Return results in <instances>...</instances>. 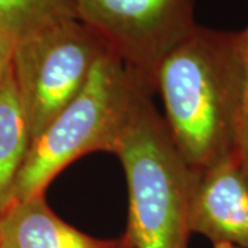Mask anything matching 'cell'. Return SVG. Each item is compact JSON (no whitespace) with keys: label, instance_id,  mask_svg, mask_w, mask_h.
Listing matches in <instances>:
<instances>
[{"label":"cell","instance_id":"7a4b0ae2","mask_svg":"<svg viewBox=\"0 0 248 248\" xmlns=\"http://www.w3.org/2000/svg\"><path fill=\"white\" fill-rule=\"evenodd\" d=\"M152 93L116 54H104L79 95L31 142L11 203L43 195L62 170L91 152L113 153L143 98Z\"/></svg>","mask_w":248,"mask_h":248},{"label":"cell","instance_id":"52a82bcc","mask_svg":"<svg viewBox=\"0 0 248 248\" xmlns=\"http://www.w3.org/2000/svg\"><path fill=\"white\" fill-rule=\"evenodd\" d=\"M115 240L89 236L61 219L46 203L45 193L16 200L0 214V248H124Z\"/></svg>","mask_w":248,"mask_h":248},{"label":"cell","instance_id":"3957f363","mask_svg":"<svg viewBox=\"0 0 248 248\" xmlns=\"http://www.w3.org/2000/svg\"><path fill=\"white\" fill-rule=\"evenodd\" d=\"M128 185L131 248H187L189 207L195 172L182 159L164 117L143 98L115 149Z\"/></svg>","mask_w":248,"mask_h":248},{"label":"cell","instance_id":"6da1fadb","mask_svg":"<svg viewBox=\"0 0 248 248\" xmlns=\"http://www.w3.org/2000/svg\"><path fill=\"white\" fill-rule=\"evenodd\" d=\"M155 90L174 145L193 172L240 149L241 32L197 25L160 63Z\"/></svg>","mask_w":248,"mask_h":248},{"label":"cell","instance_id":"8992f818","mask_svg":"<svg viewBox=\"0 0 248 248\" xmlns=\"http://www.w3.org/2000/svg\"><path fill=\"white\" fill-rule=\"evenodd\" d=\"M189 228L213 244L248 248V159L240 149L195 172Z\"/></svg>","mask_w":248,"mask_h":248},{"label":"cell","instance_id":"4fadbf2b","mask_svg":"<svg viewBox=\"0 0 248 248\" xmlns=\"http://www.w3.org/2000/svg\"><path fill=\"white\" fill-rule=\"evenodd\" d=\"M124 239H125V237H124ZM124 248H131V247H130V244H128V241H127V240H125V246H124Z\"/></svg>","mask_w":248,"mask_h":248},{"label":"cell","instance_id":"277c9868","mask_svg":"<svg viewBox=\"0 0 248 248\" xmlns=\"http://www.w3.org/2000/svg\"><path fill=\"white\" fill-rule=\"evenodd\" d=\"M108 51L78 18L55 21L16 40L11 68L32 141L79 95Z\"/></svg>","mask_w":248,"mask_h":248},{"label":"cell","instance_id":"8fae6325","mask_svg":"<svg viewBox=\"0 0 248 248\" xmlns=\"http://www.w3.org/2000/svg\"><path fill=\"white\" fill-rule=\"evenodd\" d=\"M14 47L16 39L3 29H0V84L6 79L7 73L11 69Z\"/></svg>","mask_w":248,"mask_h":248},{"label":"cell","instance_id":"ba28073f","mask_svg":"<svg viewBox=\"0 0 248 248\" xmlns=\"http://www.w3.org/2000/svg\"><path fill=\"white\" fill-rule=\"evenodd\" d=\"M31 142L29 124L11 68L0 84V214L13 200L14 186Z\"/></svg>","mask_w":248,"mask_h":248},{"label":"cell","instance_id":"7c38bea8","mask_svg":"<svg viewBox=\"0 0 248 248\" xmlns=\"http://www.w3.org/2000/svg\"><path fill=\"white\" fill-rule=\"evenodd\" d=\"M214 248H240V247L232 246V244H214Z\"/></svg>","mask_w":248,"mask_h":248},{"label":"cell","instance_id":"5b68a950","mask_svg":"<svg viewBox=\"0 0 248 248\" xmlns=\"http://www.w3.org/2000/svg\"><path fill=\"white\" fill-rule=\"evenodd\" d=\"M90 27L155 91L160 63L197 27L195 0H75Z\"/></svg>","mask_w":248,"mask_h":248},{"label":"cell","instance_id":"30bf717a","mask_svg":"<svg viewBox=\"0 0 248 248\" xmlns=\"http://www.w3.org/2000/svg\"><path fill=\"white\" fill-rule=\"evenodd\" d=\"M243 36V115L240 130V151L248 159V27L241 31Z\"/></svg>","mask_w":248,"mask_h":248},{"label":"cell","instance_id":"9c48e42d","mask_svg":"<svg viewBox=\"0 0 248 248\" xmlns=\"http://www.w3.org/2000/svg\"><path fill=\"white\" fill-rule=\"evenodd\" d=\"M66 18H76L75 0H0V29L16 40Z\"/></svg>","mask_w":248,"mask_h":248}]
</instances>
